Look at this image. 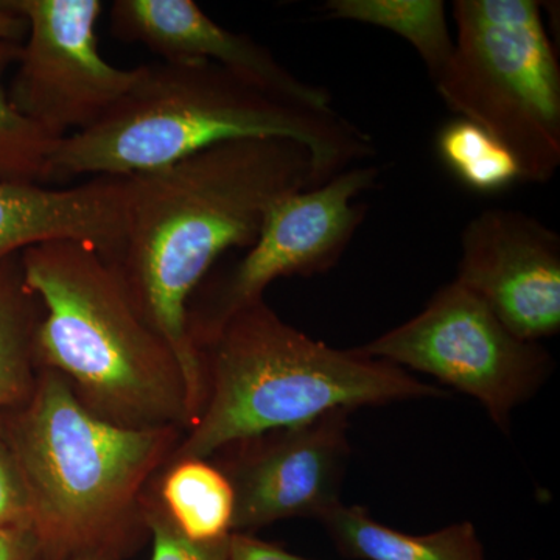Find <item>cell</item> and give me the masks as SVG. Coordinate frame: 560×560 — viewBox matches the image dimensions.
<instances>
[{
    "mask_svg": "<svg viewBox=\"0 0 560 560\" xmlns=\"http://www.w3.org/2000/svg\"><path fill=\"white\" fill-rule=\"evenodd\" d=\"M319 186L312 151L290 139H242L128 176L119 246L108 257L186 378L194 425L205 400L187 307L221 254L250 248L268 209ZM189 427V429H190Z\"/></svg>",
    "mask_w": 560,
    "mask_h": 560,
    "instance_id": "6da1fadb",
    "label": "cell"
},
{
    "mask_svg": "<svg viewBox=\"0 0 560 560\" xmlns=\"http://www.w3.org/2000/svg\"><path fill=\"white\" fill-rule=\"evenodd\" d=\"M242 139L302 143L319 184L375 153L370 132L337 109L278 97L215 62L160 61L139 66L130 90L97 124L60 140L46 184L127 178Z\"/></svg>",
    "mask_w": 560,
    "mask_h": 560,
    "instance_id": "7a4b0ae2",
    "label": "cell"
},
{
    "mask_svg": "<svg viewBox=\"0 0 560 560\" xmlns=\"http://www.w3.org/2000/svg\"><path fill=\"white\" fill-rule=\"evenodd\" d=\"M43 315L35 331L39 370L57 371L77 399L128 429L191 423L176 353L135 304L119 272L98 250L51 241L21 253Z\"/></svg>",
    "mask_w": 560,
    "mask_h": 560,
    "instance_id": "3957f363",
    "label": "cell"
},
{
    "mask_svg": "<svg viewBox=\"0 0 560 560\" xmlns=\"http://www.w3.org/2000/svg\"><path fill=\"white\" fill-rule=\"evenodd\" d=\"M197 353L205 400L168 460L210 459L234 442L335 410L444 397L389 361L313 340L265 300L234 313Z\"/></svg>",
    "mask_w": 560,
    "mask_h": 560,
    "instance_id": "277c9868",
    "label": "cell"
},
{
    "mask_svg": "<svg viewBox=\"0 0 560 560\" xmlns=\"http://www.w3.org/2000/svg\"><path fill=\"white\" fill-rule=\"evenodd\" d=\"M44 560L117 548L149 536L142 495L184 431L128 429L88 410L57 371L39 370L31 397L5 411Z\"/></svg>",
    "mask_w": 560,
    "mask_h": 560,
    "instance_id": "5b68a950",
    "label": "cell"
},
{
    "mask_svg": "<svg viewBox=\"0 0 560 560\" xmlns=\"http://www.w3.org/2000/svg\"><path fill=\"white\" fill-rule=\"evenodd\" d=\"M455 50L433 81L444 105L511 151L522 180L560 165V66L534 0H456Z\"/></svg>",
    "mask_w": 560,
    "mask_h": 560,
    "instance_id": "8992f818",
    "label": "cell"
},
{
    "mask_svg": "<svg viewBox=\"0 0 560 560\" xmlns=\"http://www.w3.org/2000/svg\"><path fill=\"white\" fill-rule=\"evenodd\" d=\"M357 349L474 397L506 433L512 411L539 390L555 368L540 342L515 337L456 279L415 318Z\"/></svg>",
    "mask_w": 560,
    "mask_h": 560,
    "instance_id": "52a82bcc",
    "label": "cell"
},
{
    "mask_svg": "<svg viewBox=\"0 0 560 560\" xmlns=\"http://www.w3.org/2000/svg\"><path fill=\"white\" fill-rule=\"evenodd\" d=\"M381 176V165L364 162L276 201L248 254L202 280L191 296L187 331L195 350L234 313L264 300L275 280L330 271L366 220L368 206L357 198L377 187Z\"/></svg>",
    "mask_w": 560,
    "mask_h": 560,
    "instance_id": "ba28073f",
    "label": "cell"
},
{
    "mask_svg": "<svg viewBox=\"0 0 560 560\" xmlns=\"http://www.w3.org/2000/svg\"><path fill=\"white\" fill-rule=\"evenodd\" d=\"M27 22L9 97L40 130L68 138L97 124L127 94L138 68L120 69L98 50V0H0Z\"/></svg>",
    "mask_w": 560,
    "mask_h": 560,
    "instance_id": "9c48e42d",
    "label": "cell"
},
{
    "mask_svg": "<svg viewBox=\"0 0 560 560\" xmlns=\"http://www.w3.org/2000/svg\"><path fill=\"white\" fill-rule=\"evenodd\" d=\"M350 412L330 411L305 425L234 442L212 456L234 490L232 533L253 534L289 518L320 522L341 503Z\"/></svg>",
    "mask_w": 560,
    "mask_h": 560,
    "instance_id": "30bf717a",
    "label": "cell"
},
{
    "mask_svg": "<svg viewBox=\"0 0 560 560\" xmlns=\"http://www.w3.org/2000/svg\"><path fill=\"white\" fill-rule=\"evenodd\" d=\"M456 280L526 341L560 330V237L522 210L478 213L460 235Z\"/></svg>",
    "mask_w": 560,
    "mask_h": 560,
    "instance_id": "8fae6325",
    "label": "cell"
},
{
    "mask_svg": "<svg viewBox=\"0 0 560 560\" xmlns=\"http://www.w3.org/2000/svg\"><path fill=\"white\" fill-rule=\"evenodd\" d=\"M109 24L116 38L142 44L162 61L215 62L278 97L335 109L326 88L298 79L268 47L221 27L194 0H117Z\"/></svg>",
    "mask_w": 560,
    "mask_h": 560,
    "instance_id": "7c38bea8",
    "label": "cell"
},
{
    "mask_svg": "<svg viewBox=\"0 0 560 560\" xmlns=\"http://www.w3.org/2000/svg\"><path fill=\"white\" fill-rule=\"evenodd\" d=\"M127 202L128 178L97 176L68 189L0 180V261L51 241L79 242L109 257Z\"/></svg>",
    "mask_w": 560,
    "mask_h": 560,
    "instance_id": "4fadbf2b",
    "label": "cell"
},
{
    "mask_svg": "<svg viewBox=\"0 0 560 560\" xmlns=\"http://www.w3.org/2000/svg\"><path fill=\"white\" fill-rule=\"evenodd\" d=\"M335 547L361 560H488L477 529L456 523L415 536L382 525L363 506L338 504L320 518Z\"/></svg>",
    "mask_w": 560,
    "mask_h": 560,
    "instance_id": "5bb4252c",
    "label": "cell"
},
{
    "mask_svg": "<svg viewBox=\"0 0 560 560\" xmlns=\"http://www.w3.org/2000/svg\"><path fill=\"white\" fill-rule=\"evenodd\" d=\"M150 486L162 510L187 539L206 544L231 537L234 490L212 460H168Z\"/></svg>",
    "mask_w": 560,
    "mask_h": 560,
    "instance_id": "9a60e30c",
    "label": "cell"
},
{
    "mask_svg": "<svg viewBox=\"0 0 560 560\" xmlns=\"http://www.w3.org/2000/svg\"><path fill=\"white\" fill-rule=\"evenodd\" d=\"M43 315L25 283L21 253L0 261V411L21 407L38 378L35 331Z\"/></svg>",
    "mask_w": 560,
    "mask_h": 560,
    "instance_id": "2e32d148",
    "label": "cell"
},
{
    "mask_svg": "<svg viewBox=\"0 0 560 560\" xmlns=\"http://www.w3.org/2000/svg\"><path fill=\"white\" fill-rule=\"evenodd\" d=\"M320 11L331 20L383 28L407 40L431 81L447 68L455 50L447 7L441 0H329Z\"/></svg>",
    "mask_w": 560,
    "mask_h": 560,
    "instance_id": "e0dca14e",
    "label": "cell"
},
{
    "mask_svg": "<svg viewBox=\"0 0 560 560\" xmlns=\"http://www.w3.org/2000/svg\"><path fill=\"white\" fill-rule=\"evenodd\" d=\"M436 147L445 167L477 194H500L522 180L511 151L474 121L460 117L447 121L438 135Z\"/></svg>",
    "mask_w": 560,
    "mask_h": 560,
    "instance_id": "ac0fdd59",
    "label": "cell"
},
{
    "mask_svg": "<svg viewBox=\"0 0 560 560\" xmlns=\"http://www.w3.org/2000/svg\"><path fill=\"white\" fill-rule=\"evenodd\" d=\"M21 49L20 43L0 39V180L44 186L50 156L61 139L40 130L10 102L3 77L20 61Z\"/></svg>",
    "mask_w": 560,
    "mask_h": 560,
    "instance_id": "d6986e66",
    "label": "cell"
},
{
    "mask_svg": "<svg viewBox=\"0 0 560 560\" xmlns=\"http://www.w3.org/2000/svg\"><path fill=\"white\" fill-rule=\"evenodd\" d=\"M143 521L153 540L151 560H230V539L194 541L175 528L162 510L151 486L142 495Z\"/></svg>",
    "mask_w": 560,
    "mask_h": 560,
    "instance_id": "ffe728a7",
    "label": "cell"
},
{
    "mask_svg": "<svg viewBox=\"0 0 560 560\" xmlns=\"http://www.w3.org/2000/svg\"><path fill=\"white\" fill-rule=\"evenodd\" d=\"M0 526H32L31 499L0 411Z\"/></svg>",
    "mask_w": 560,
    "mask_h": 560,
    "instance_id": "44dd1931",
    "label": "cell"
},
{
    "mask_svg": "<svg viewBox=\"0 0 560 560\" xmlns=\"http://www.w3.org/2000/svg\"><path fill=\"white\" fill-rule=\"evenodd\" d=\"M230 560H311L283 550L279 545L265 541L253 534L232 533Z\"/></svg>",
    "mask_w": 560,
    "mask_h": 560,
    "instance_id": "7402d4cb",
    "label": "cell"
},
{
    "mask_svg": "<svg viewBox=\"0 0 560 560\" xmlns=\"http://www.w3.org/2000/svg\"><path fill=\"white\" fill-rule=\"evenodd\" d=\"M0 560H44L32 526H0Z\"/></svg>",
    "mask_w": 560,
    "mask_h": 560,
    "instance_id": "603a6c76",
    "label": "cell"
},
{
    "mask_svg": "<svg viewBox=\"0 0 560 560\" xmlns=\"http://www.w3.org/2000/svg\"><path fill=\"white\" fill-rule=\"evenodd\" d=\"M25 36H27V22L22 20L20 14L0 5V39L22 44Z\"/></svg>",
    "mask_w": 560,
    "mask_h": 560,
    "instance_id": "cb8c5ba5",
    "label": "cell"
},
{
    "mask_svg": "<svg viewBox=\"0 0 560 560\" xmlns=\"http://www.w3.org/2000/svg\"><path fill=\"white\" fill-rule=\"evenodd\" d=\"M127 558L128 556L117 548H98V550L81 552L70 560H125Z\"/></svg>",
    "mask_w": 560,
    "mask_h": 560,
    "instance_id": "d4e9b609",
    "label": "cell"
}]
</instances>
